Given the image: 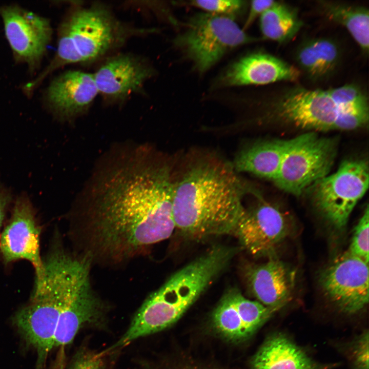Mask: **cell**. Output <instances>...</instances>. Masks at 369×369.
<instances>
[{"label":"cell","mask_w":369,"mask_h":369,"mask_svg":"<svg viewBox=\"0 0 369 369\" xmlns=\"http://www.w3.org/2000/svg\"><path fill=\"white\" fill-rule=\"evenodd\" d=\"M59 357L56 369H64V352H60Z\"/></svg>","instance_id":"cell-33"},{"label":"cell","mask_w":369,"mask_h":369,"mask_svg":"<svg viewBox=\"0 0 369 369\" xmlns=\"http://www.w3.org/2000/svg\"><path fill=\"white\" fill-rule=\"evenodd\" d=\"M243 277L250 293L263 305L277 311L292 299L296 272L274 257L260 264L244 266Z\"/></svg>","instance_id":"cell-19"},{"label":"cell","mask_w":369,"mask_h":369,"mask_svg":"<svg viewBox=\"0 0 369 369\" xmlns=\"http://www.w3.org/2000/svg\"><path fill=\"white\" fill-rule=\"evenodd\" d=\"M92 263L87 257L73 254L55 335L54 347L70 344L83 329H107L108 308L91 285Z\"/></svg>","instance_id":"cell-7"},{"label":"cell","mask_w":369,"mask_h":369,"mask_svg":"<svg viewBox=\"0 0 369 369\" xmlns=\"http://www.w3.org/2000/svg\"><path fill=\"white\" fill-rule=\"evenodd\" d=\"M335 139L313 132L290 139L279 172L274 180L283 191L299 195L329 175L337 153Z\"/></svg>","instance_id":"cell-8"},{"label":"cell","mask_w":369,"mask_h":369,"mask_svg":"<svg viewBox=\"0 0 369 369\" xmlns=\"http://www.w3.org/2000/svg\"><path fill=\"white\" fill-rule=\"evenodd\" d=\"M40 233L31 203L26 198H18L2 234L1 251L5 263L25 259L32 264L36 274L35 286L43 282L45 276L44 262L40 255Z\"/></svg>","instance_id":"cell-15"},{"label":"cell","mask_w":369,"mask_h":369,"mask_svg":"<svg viewBox=\"0 0 369 369\" xmlns=\"http://www.w3.org/2000/svg\"><path fill=\"white\" fill-rule=\"evenodd\" d=\"M250 189L232 163L209 159L194 163L174 181L175 230L193 240L233 234Z\"/></svg>","instance_id":"cell-2"},{"label":"cell","mask_w":369,"mask_h":369,"mask_svg":"<svg viewBox=\"0 0 369 369\" xmlns=\"http://www.w3.org/2000/svg\"><path fill=\"white\" fill-rule=\"evenodd\" d=\"M342 50L337 42L329 37L308 38L297 47L295 59L299 68L313 81L327 79L340 65Z\"/></svg>","instance_id":"cell-21"},{"label":"cell","mask_w":369,"mask_h":369,"mask_svg":"<svg viewBox=\"0 0 369 369\" xmlns=\"http://www.w3.org/2000/svg\"><path fill=\"white\" fill-rule=\"evenodd\" d=\"M367 162L364 159L344 161L338 170L310 188L322 216L335 229L343 230L358 201L368 188Z\"/></svg>","instance_id":"cell-9"},{"label":"cell","mask_w":369,"mask_h":369,"mask_svg":"<svg viewBox=\"0 0 369 369\" xmlns=\"http://www.w3.org/2000/svg\"><path fill=\"white\" fill-rule=\"evenodd\" d=\"M368 334L365 330L350 344L349 356L353 369H369Z\"/></svg>","instance_id":"cell-30"},{"label":"cell","mask_w":369,"mask_h":369,"mask_svg":"<svg viewBox=\"0 0 369 369\" xmlns=\"http://www.w3.org/2000/svg\"><path fill=\"white\" fill-rule=\"evenodd\" d=\"M181 26L172 44L200 75L231 50L263 40L248 34L233 18L203 12L194 14Z\"/></svg>","instance_id":"cell-6"},{"label":"cell","mask_w":369,"mask_h":369,"mask_svg":"<svg viewBox=\"0 0 369 369\" xmlns=\"http://www.w3.org/2000/svg\"><path fill=\"white\" fill-rule=\"evenodd\" d=\"M368 105L339 110L332 129L350 130L361 127L368 119Z\"/></svg>","instance_id":"cell-29"},{"label":"cell","mask_w":369,"mask_h":369,"mask_svg":"<svg viewBox=\"0 0 369 369\" xmlns=\"http://www.w3.org/2000/svg\"><path fill=\"white\" fill-rule=\"evenodd\" d=\"M43 94L45 102L56 116L70 119L86 113L98 93L93 73L73 70L55 77Z\"/></svg>","instance_id":"cell-18"},{"label":"cell","mask_w":369,"mask_h":369,"mask_svg":"<svg viewBox=\"0 0 369 369\" xmlns=\"http://www.w3.org/2000/svg\"><path fill=\"white\" fill-rule=\"evenodd\" d=\"M368 206L355 227L347 251L368 263Z\"/></svg>","instance_id":"cell-28"},{"label":"cell","mask_w":369,"mask_h":369,"mask_svg":"<svg viewBox=\"0 0 369 369\" xmlns=\"http://www.w3.org/2000/svg\"><path fill=\"white\" fill-rule=\"evenodd\" d=\"M339 109L368 105L367 95L361 88L355 84L326 90Z\"/></svg>","instance_id":"cell-27"},{"label":"cell","mask_w":369,"mask_h":369,"mask_svg":"<svg viewBox=\"0 0 369 369\" xmlns=\"http://www.w3.org/2000/svg\"><path fill=\"white\" fill-rule=\"evenodd\" d=\"M319 282L324 297L343 314H357L368 303V263L347 250L322 271Z\"/></svg>","instance_id":"cell-11"},{"label":"cell","mask_w":369,"mask_h":369,"mask_svg":"<svg viewBox=\"0 0 369 369\" xmlns=\"http://www.w3.org/2000/svg\"><path fill=\"white\" fill-rule=\"evenodd\" d=\"M117 354L97 351L82 344L73 355L68 369H113V360Z\"/></svg>","instance_id":"cell-26"},{"label":"cell","mask_w":369,"mask_h":369,"mask_svg":"<svg viewBox=\"0 0 369 369\" xmlns=\"http://www.w3.org/2000/svg\"><path fill=\"white\" fill-rule=\"evenodd\" d=\"M300 70L262 51L247 53L223 69L211 82L210 92L231 88L264 85L281 81H295Z\"/></svg>","instance_id":"cell-13"},{"label":"cell","mask_w":369,"mask_h":369,"mask_svg":"<svg viewBox=\"0 0 369 369\" xmlns=\"http://www.w3.org/2000/svg\"><path fill=\"white\" fill-rule=\"evenodd\" d=\"M237 249L216 245L176 272L144 302L133 316L150 335L176 321L229 264Z\"/></svg>","instance_id":"cell-4"},{"label":"cell","mask_w":369,"mask_h":369,"mask_svg":"<svg viewBox=\"0 0 369 369\" xmlns=\"http://www.w3.org/2000/svg\"><path fill=\"white\" fill-rule=\"evenodd\" d=\"M277 311L246 298L236 289L223 295L213 314L214 324L223 336L233 340L251 336Z\"/></svg>","instance_id":"cell-17"},{"label":"cell","mask_w":369,"mask_h":369,"mask_svg":"<svg viewBox=\"0 0 369 369\" xmlns=\"http://www.w3.org/2000/svg\"><path fill=\"white\" fill-rule=\"evenodd\" d=\"M291 227L282 212L262 200L251 208H244L233 235L252 255L271 257L290 234Z\"/></svg>","instance_id":"cell-14"},{"label":"cell","mask_w":369,"mask_h":369,"mask_svg":"<svg viewBox=\"0 0 369 369\" xmlns=\"http://www.w3.org/2000/svg\"><path fill=\"white\" fill-rule=\"evenodd\" d=\"M303 25L296 9L278 1L259 17L261 38L279 44L292 39Z\"/></svg>","instance_id":"cell-24"},{"label":"cell","mask_w":369,"mask_h":369,"mask_svg":"<svg viewBox=\"0 0 369 369\" xmlns=\"http://www.w3.org/2000/svg\"><path fill=\"white\" fill-rule=\"evenodd\" d=\"M100 174L78 218V253L92 263L123 264L175 230L170 166L144 147Z\"/></svg>","instance_id":"cell-1"},{"label":"cell","mask_w":369,"mask_h":369,"mask_svg":"<svg viewBox=\"0 0 369 369\" xmlns=\"http://www.w3.org/2000/svg\"><path fill=\"white\" fill-rule=\"evenodd\" d=\"M5 34L16 63L39 70L53 36L50 20L17 4L0 7Z\"/></svg>","instance_id":"cell-10"},{"label":"cell","mask_w":369,"mask_h":369,"mask_svg":"<svg viewBox=\"0 0 369 369\" xmlns=\"http://www.w3.org/2000/svg\"><path fill=\"white\" fill-rule=\"evenodd\" d=\"M273 0H253L249 2L246 19L242 29L244 31L249 29L254 22L276 2Z\"/></svg>","instance_id":"cell-31"},{"label":"cell","mask_w":369,"mask_h":369,"mask_svg":"<svg viewBox=\"0 0 369 369\" xmlns=\"http://www.w3.org/2000/svg\"><path fill=\"white\" fill-rule=\"evenodd\" d=\"M290 139L258 142L241 149L232 163L237 172L273 180L280 167Z\"/></svg>","instance_id":"cell-22"},{"label":"cell","mask_w":369,"mask_h":369,"mask_svg":"<svg viewBox=\"0 0 369 369\" xmlns=\"http://www.w3.org/2000/svg\"><path fill=\"white\" fill-rule=\"evenodd\" d=\"M249 2L243 0H191L175 2L178 5L199 9L205 13L225 16L236 19L247 12Z\"/></svg>","instance_id":"cell-25"},{"label":"cell","mask_w":369,"mask_h":369,"mask_svg":"<svg viewBox=\"0 0 369 369\" xmlns=\"http://www.w3.org/2000/svg\"><path fill=\"white\" fill-rule=\"evenodd\" d=\"M156 70L147 58L133 53L110 55L93 73L98 91L108 104H121L134 94H144L146 83Z\"/></svg>","instance_id":"cell-12"},{"label":"cell","mask_w":369,"mask_h":369,"mask_svg":"<svg viewBox=\"0 0 369 369\" xmlns=\"http://www.w3.org/2000/svg\"><path fill=\"white\" fill-rule=\"evenodd\" d=\"M321 12L343 26L365 54L369 49V10L364 6L332 1H319Z\"/></svg>","instance_id":"cell-23"},{"label":"cell","mask_w":369,"mask_h":369,"mask_svg":"<svg viewBox=\"0 0 369 369\" xmlns=\"http://www.w3.org/2000/svg\"><path fill=\"white\" fill-rule=\"evenodd\" d=\"M139 369H150L146 365L141 366Z\"/></svg>","instance_id":"cell-34"},{"label":"cell","mask_w":369,"mask_h":369,"mask_svg":"<svg viewBox=\"0 0 369 369\" xmlns=\"http://www.w3.org/2000/svg\"><path fill=\"white\" fill-rule=\"evenodd\" d=\"M252 369H329L310 357L289 337L277 333L269 337L254 356Z\"/></svg>","instance_id":"cell-20"},{"label":"cell","mask_w":369,"mask_h":369,"mask_svg":"<svg viewBox=\"0 0 369 369\" xmlns=\"http://www.w3.org/2000/svg\"><path fill=\"white\" fill-rule=\"evenodd\" d=\"M44 278L34 288L30 302L18 310L13 322L26 342L37 354L35 369H43L54 347L55 335L68 272L64 258L52 256L44 261Z\"/></svg>","instance_id":"cell-5"},{"label":"cell","mask_w":369,"mask_h":369,"mask_svg":"<svg viewBox=\"0 0 369 369\" xmlns=\"http://www.w3.org/2000/svg\"><path fill=\"white\" fill-rule=\"evenodd\" d=\"M10 194L4 191H0V228L4 218L6 209L11 200Z\"/></svg>","instance_id":"cell-32"},{"label":"cell","mask_w":369,"mask_h":369,"mask_svg":"<svg viewBox=\"0 0 369 369\" xmlns=\"http://www.w3.org/2000/svg\"><path fill=\"white\" fill-rule=\"evenodd\" d=\"M158 32L119 19L107 4H74L58 25L55 53L47 66L23 88L30 96L48 76L65 66L89 65L107 57L130 39Z\"/></svg>","instance_id":"cell-3"},{"label":"cell","mask_w":369,"mask_h":369,"mask_svg":"<svg viewBox=\"0 0 369 369\" xmlns=\"http://www.w3.org/2000/svg\"><path fill=\"white\" fill-rule=\"evenodd\" d=\"M274 102L280 117L307 129H332L339 108L326 90L295 86L283 90Z\"/></svg>","instance_id":"cell-16"}]
</instances>
